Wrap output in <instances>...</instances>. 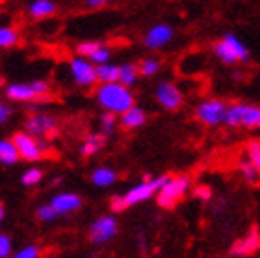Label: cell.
Segmentation results:
<instances>
[{"instance_id": "cell-9", "label": "cell", "mask_w": 260, "mask_h": 258, "mask_svg": "<svg viewBox=\"0 0 260 258\" xmlns=\"http://www.w3.org/2000/svg\"><path fill=\"white\" fill-rule=\"evenodd\" d=\"M225 111H227V104L221 102V100L210 98V100H203L198 104L194 114L196 118L200 120L201 124L209 125V127H214V125L223 124V118H225Z\"/></svg>"}, {"instance_id": "cell-25", "label": "cell", "mask_w": 260, "mask_h": 258, "mask_svg": "<svg viewBox=\"0 0 260 258\" xmlns=\"http://www.w3.org/2000/svg\"><path fill=\"white\" fill-rule=\"evenodd\" d=\"M245 159L249 160L260 174V140L253 139L245 144Z\"/></svg>"}, {"instance_id": "cell-29", "label": "cell", "mask_w": 260, "mask_h": 258, "mask_svg": "<svg viewBox=\"0 0 260 258\" xmlns=\"http://www.w3.org/2000/svg\"><path fill=\"white\" fill-rule=\"evenodd\" d=\"M87 59L90 61V63H94V64H104V63H109L111 59V50L109 46H105L104 43H102L98 48L92 52V54L87 57Z\"/></svg>"}, {"instance_id": "cell-28", "label": "cell", "mask_w": 260, "mask_h": 258, "mask_svg": "<svg viewBox=\"0 0 260 258\" xmlns=\"http://www.w3.org/2000/svg\"><path fill=\"white\" fill-rule=\"evenodd\" d=\"M116 124H118V120H116V114L115 113H109V111H104L100 116V127H102V133L105 137H109L113 131L116 129Z\"/></svg>"}, {"instance_id": "cell-14", "label": "cell", "mask_w": 260, "mask_h": 258, "mask_svg": "<svg viewBox=\"0 0 260 258\" xmlns=\"http://www.w3.org/2000/svg\"><path fill=\"white\" fill-rule=\"evenodd\" d=\"M172 39H174V28L170 24L160 22V24L151 26L148 34L144 35V46L150 50H159L168 45Z\"/></svg>"}, {"instance_id": "cell-40", "label": "cell", "mask_w": 260, "mask_h": 258, "mask_svg": "<svg viewBox=\"0 0 260 258\" xmlns=\"http://www.w3.org/2000/svg\"><path fill=\"white\" fill-rule=\"evenodd\" d=\"M258 231H260V227H258Z\"/></svg>"}, {"instance_id": "cell-37", "label": "cell", "mask_w": 260, "mask_h": 258, "mask_svg": "<svg viewBox=\"0 0 260 258\" xmlns=\"http://www.w3.org/2000/svg\"><path fill=\"white\" fill-rule=\"evenodd\" d=\"M4 216H6V210H4V207H2V203H0V221L4 219Z\"/></svg>"}, {"instance_id": "cell-18", "label": "cell", "mask_w": 260, "mask_h": 258, "mask_svg": "<svg viewBox=\"0 0 260 258\" xmlns=\"http://www.w3.org/2000/svg\"><path fill=\"white\" fill-rule=\"evenodd\" d=\"M105 137L104 133H90L87 135L83 142L80 146V153L81 157H94L96 153H100L102 148L105 146Z\"/></svg>"}, {"instance_id": "cell-31", "label": "cell", "mask_w": 260, "mask_h": 258, "mask_svg": "<svg viewBox=\"0 0 260 258\" xmlns=\"http://www.w3.org/2000/svg\"><path fill=\"white\" fill-rule=\"evenodd\" d=\"M13 253V240L10 234L0 233V258H10Z\"/></svg>"}, {"instance_id": "cell-17", "label": "cell", "mask_w": 260, "mask_h": 258, "mask_svg": "<svg viewBox=\"0 0 260 258\" xmlns=\"http://www.w3.org/2000/svg\"><path fill=\"white\" fill-rule=\"evenodd\" d=\"M118 174L116 170L109 168V166H100V168H94L92 174H90V183L98 186V188H109L116 183Z\"/></svg>"}, {"instance_id": "cell-15", "label": "cell", "mask_w": 260, "mask_h": 258, "mask_svg": "<svg viewBox=\"0 0 260 258\" xmlns=\"http://www.w3.org/2000/svg\"><path fill=\"white\" fill-rule=\"evenodd\" d=\"M50 203L59 212V216H67V214L78 212L83 207V199L76 192H59L50 199Z\"/></svg>"}, {"instance_id": "cell-8", "label": "cell", "mask_w": 260, "mask_h": 258, "mask_svg": "<svg viewBox=\"0 0 260 258\" xmlns=\"http://www.w3.org/2000/svg\"><path fill=\"white\" fill-rule=\"evenodd\" d=\"M69 72L70 78L74 81L78 87H85V89H90L98 83V76H96V64L90 63L87 57H72L69 61Z\"/></svg>"}, {"instance_id": "cell-10", "label": "cell", "mask_w": 260, "mask_h": 258, "mask_svg": "<svg viewBox=\"0 0 260 258\" xmlns=\"http://www.w3.org/2000/svg\"><path fill=\"white\" fill-rule=\"evenodd\" d=\"M118 234V219L113 214L96 218L89 227V240L96 245L109 243Z\"/></svg>"}, {"instance_id": "cell-2", "label": "cell", "mask_w": 260, "mask_h": 258, "mask_svg": "<svg viewBox=\"0 0 260 258\" xmlns=\"http://www.w3.org/2000/svg\"><path fill=\"white\" fill-rule=\"evenodd\" d=\"M96 102L100 104V107L104 111L122 114L124 111L129 109L131 105H135V96H133L129 87L122 85L120 81H113V83L98 85Z\"/></svg>"}, {"instance_id": "cell-38", "label": "cell", "mask_w": 260, "mask_h": 258, "mask_svg": "<svg viewBox=\"0 0 260 258\" xmlns=\"http://www.w3.org/2000/svg\"><path fill=\"white\" fill-rule=\"evenodd\" d=\"M61 181H63V179H61V177H55L54 181H52V184H59Z\"/></svg>"}, {"instance_id": "cell-24", "label": "cell", "mask_w": 260, "mask_h": 258, "mask_svg": "<svg viewBox=\"0 0 260 258\" xmlns=\"http://www.w3.org/2000/svg\"><path fill=\"white\" fill-rule=\"evenodd\" d=\"M35 216H37V219L43 221V223H52V221H55V219L61 218L59 212L54 209V205L52 203H45V205H41V207H37Z\"/></svg>"}, {"instance_id": "cell-26", "label": "cell", "mask_w": 260, "mask_h": 258, "mask_svg": "<svg viewBox=\"0 0 260 258\" xmlns=\"http://www.w3.org/2000/svg\"><path fill=\"white\" fill-rule=\"evenodd\" d=\"M43 177H45V174H43V170L41 168H28L26 172H22V175H20V183H22V186L31 188V186L41 184Z\"/></svg>"}, {"instance_id": "cell-22", "label": "cell", "mask_w": 260, "mask_h": 258, "mask_svg": "<svg viewBox=\"0 0 260 258\" xmlns=\"http://www.w3.org/2000/svg\"><path fill=\"white\" fill-rule=\"evenodd\" d=\"M96 76H98L100 83H113V81H118L120 69H118V64H113V63L96 64Z\"/></svg>"}, {"instance_id": "cell-6", "label": "cell", "mask_w": 260, "mask_h": 258, "mask_svg": "<svg viewBox=\"0 0 260 258\" xmlns=\"http://www.w3.org/2000/svg\"><path fill=\"white\" fill-rule=\"evenodd\" d=\"M50 92V85L46 81H30V83H10L4 89V94L11 102L31 104L37 100H45Z\"/></svg>"}, {"instance_id": "cell-12", "label": "cell", "mask_w": 260, "mask_h": 258, "mask_svg": "<svg viewBox=\"0 0 260 258\" xmlns=\"http://www.w3.org/2000/svg\"><path fill=\"white\" fill-rule=\"evenodd\" d=\"M155 100L157 104L166 111H177L183 105V92L179 87L172 81H160L155 87Z\"/></svg>"}, {"instance_id": "cell-33", "label": "cell", "mask_w": 260, "mask_h": 258, "mask_svg": "<svg viewBox=\"0 0 260 258\" xmlns=\"http://www.w3.org/2000/svg\"><path fill=\"white\" fill-rule=\"evenodd\" d=\"M39 256H41V249H39V245H35V243L19 249V251L13 254V258H39Z\"/></svg>"}, {"instance_id": "cell-19", "label": "cell", "mask_w": 260, "mask_h": 258, "mask_svg": "<svg viewBox=\"0 0 260 258\" xmlns=\"http://www.w3.org/2000/svg\"><path fill=\"white\" fill-rule=\"evenodd\" d=\"M55 11H57V4L54 0H34L28 6V13L34 19H46V17L54 15Z\"/></svg>"}, {"instance_id": "cell-13", "label": "cell", "mask_w": 260, "mask_h": 258, "mask_svg": "<svg viewBox=\"0 0 260 258\" xmlns=\"http://www.w3.org/2000/svg\"><path fill=\"white\" fill-rule=\"evenodd\" d=\"M256 251H260V231L256 227H253L245 236L236 240L231 247V254L236 258H247L255 254Z\"/></svg>"}, {"instance_id": "cell-34", "label": "cell", "mask_w": 260, "mask_h": 258, "mask_svg": "<svg viewBox=\"0 0 260 258\" xmlns=\"http://www.w3.org/2000/svg\"><path fill=\"white\" fill-rule=\"evenodd\" d=\"M194 196L201 201H210L212 199V188L209 184H198L194 188Z\"/></svg>"}, {"instance_id": "cell-20", "label": "cell", "mask_w": 260, "mask_h": 258, "mask_svg": "<svg viewBox=\"0 0 260 258\" xmlns=\"http://www.w3.org/2000/svg\"><path fill=\"white\" fill-rule=\"evenodd\" d=\"M20 160L19 149L15 142L10 139H0V164L4 166H13Z\"/></svg>"}, {"instance_id": "cell-21", "label": "cell", "mask_w": 260, "mask_h": 258, "mask_svg": "<svg viewBox=\"0 0 260 258\" xmlns=\"http://www.w3.org/2000/svg\"><path fill=\"white\" fill-rule=\"evenodd\" d=\"M118 69H120V76H118V81L125 87H133V85L139 81V64L135 63H124V64H118Z\"/></svg>"}, {"instance_id": "cell-16", "label": "cell", "mask_w": 260, "mask_h": 258, "mask_svg": "<svg viewBox=\"0 0 260 258\" xmlns=\"http://www.w3.org/2000/svg\"><path fill=\"white\" fill-rule=\"evenodd\" d=\"M146 120H148V114L139 105H131L129 109L120 114V125L124 129H139L146 124Z\"/></svg>"}, {"instance_id": "cell-27", "label": "cell", "mask_w": 260, "mask_h": 258, "mask_svg": "<svg viewBox=\"0 0 260 258\" xmlns=\"http://www.w3.org/2000/svg\"><path fill=\"white\" fill-rule=\"evenodd\" d=\"M238 170H240V174L244 175V179L247 181V183H251V184L258 183V179H260L258 170H256L247 159H244V160L238 163Z\"/></svg>"}, {"instance_id": "cell-32", "label": "cell", "mask_w": 260, "mask_h": 258, "mask_svg": "<svg viewBox=\"0 0 260 258\" xmlns=\"http://www.w3.org/2000/svg\"><path fill=\"white\" fill-rule=\"evenodd\" d=\"M100 45L102 43H98V41H83V43H80V45L76 46V52H78V55H81V57H89Z\"/></svg>"}, {"instance_id": "cell-3", "label": "cell", "mask_w": 260, "mask_h": 258, "mask_svg": "<svg viewBox=\"0 0 260 258\" xmlns=\"http://www.w3.org/2000/svg\"><path fill=\"white\" fill-rule=\"evenodd\" d=\"M192 181L188 175H175V177H166L165 184L157 192L155 199L160 209H175L177 205L186 198V194L190 192Z\"/></svg>"}, {"instance_id": "cell-5", "label": "cell", "mask_w": 260, "mask_h": 258, "mask_svg": "<svg viewBox=\"0 0 260 258\" xmlns=\"http://www.w3.org/2000/svg\"><path fill=\"white\" fill-rule=\"evenodd\" d=\"M212 50H214L216 57L223 64L245 63L249 59V50L235 34H225L220 41H216Z\"/></svg>"}, {"instance_id": "cell-39", "label": "cell", "mask_w": 260, "mask_h": 258, "mask_svg": "<svg viewBox=\"0 0 260 258\" xmlns=\"http://www.w3.org/2000/svg\"><path fill=\"white\" fill-rule=\"evenodd\" d=\"M89 258H102V256H98V254H90Z\"/></svg>"}, {"instance_id": "cell-1", "label": "cell", "mask_w": 260, "mask_h": 258, "mask_svg": "<svg viewBox=\"0 0 260 258\" xmlns=\"http://www.w3.org/2000/svg\"><path fill=\"white\" fill-rule=\"evenodd\" d=\"M166 175H160V177H148L144 181L137 183L135 186H131L129 190L122 196H115L111 199V210L113 212H124L125 209L129 207H135L139 203H144L148 199L155 198L157 192L160 190V186L165 184Z\"/></svg>"}, {"instance_id": "cell-7", "label": "cell", "mask_w": 260, "mask_h": 258, "mask_svg": "<svg viewBox=\"0 0 260 258\" xmlns=\"http://www.w3.org/2000/svg\"><path fill=\"white\" fill-rule=\"evenodd\" d=\"M13 142H15L17 149H19V155L22 160H28V163H35V160H41L45 157L46 146L45 140L35 139L34 135H30L28 131H17L13 135Z\"/></svg>"}, {"instance_id": "cell-30", "label": "cell", "mask_w": 260, "mask_h": 258, "mask_svg": "<svg viewBox=\"0 0 260 258\" xmlns=\"http://www.w3.org/2000/svg\"><path fill=\"white\" fill-rule=\"evenodd\" d=\"M159 70H160V63L157 59H144V61H140V64H139V72H140V76H144V78L155 76Z\"/></svg>"}, {"instance_id": "cell-36", "label": "cell", "mask_w": 260, "mask_h": 258, "mask_svg": "<svg viewBox=\"0 0 260 258\" xmlns=\"http://www.w3.org/2000/svg\"><path fill=\"white\" fill-rule=\"evenodd\" d=\"M107 4H109V0H85V6L89 10H100Z\"/></svg>"}, {"instance_id": "cell-35", "label": "cell", "mask_w": 260, "mask_h": 258, "mask_svg": "<svg viewBox=\"0 0 260 258\" xmlns=\"http://www.w3.org/2000/svg\"><path fill=\"white\" fill-rule=\"evenodd\" d=\"M10 116H11V109L4 102H0V124H6L10 120Z\"/></svg>"}, {"instance_id": "cell-4", "label": "cell", "mask_w": 260, "mask_h": 258, "mask_svg": "<svg viewBox=\"0 0 260 258\" xmlns=\"http://www.w3.org/2000/svg\"><path fill=\"white\" fill-rule=\"evenodd\" d=\"M223 124L229 127H245L260 131V105L244 104V102L227 105Z\"/></svg>"}, {"instance_id": "cell-23", "label": "cell", "mask_w": 260, "mask_h": 258, "mask_svg": "<svg viewBox=\"0 0 260 258\" xmlns=\"http://www.w3.org/2000/svg\"><path fill=\"white\" fill-rule=\"evenodd\" d=\"M19 31L13 26H0V50L11 48L19 43Z\"/></svg>"}, {"instance_id": "cell-11", "label": "cell", "mask_w": 260, "mask_h": 258, "mask_svg": "<svg viewBox=\"0 0 260 258\" xmlns=\"http://www.w3.org/2000/svg\"><path fill=\"white\" fill-rule=\"evenodd\" d=\"M24 127L35 139L48 140L57 135V120L48 113H35L26 120Z\"/></svg>"}]
</instances>
